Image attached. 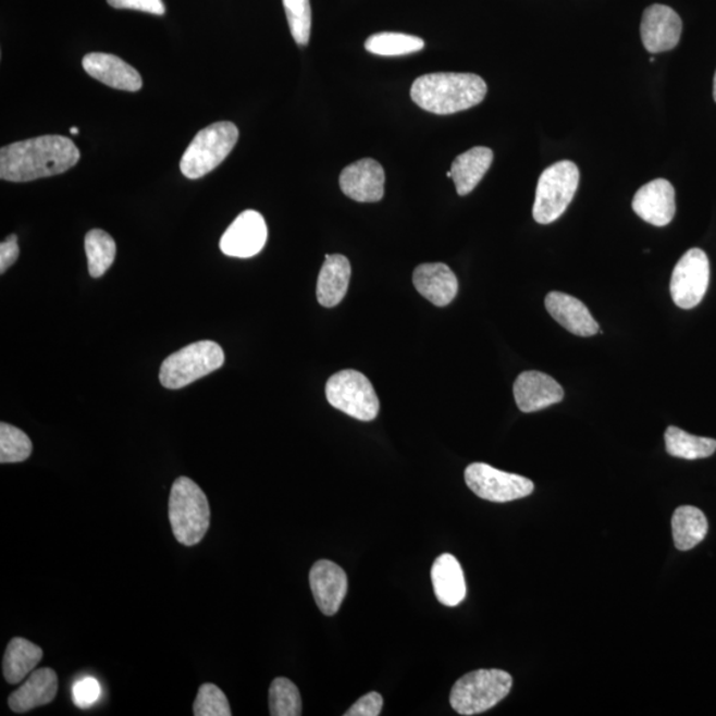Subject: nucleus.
Here are the masks:
<instances>
[{
    "instance_id": "1",
    "label": "nucleus",
    "mask_w": 716,
    "mask_h": 716,
    "mask_svg": "<svg viewBox=\"0 0 716 716\" xmlns=\"http://www.w3.org/2000/svg\"><path fill=\"white\" fill-rule=\"evenodd\" d=\"M81 160V150L64 136H41L0 150V178L29 182L65 173Z\"/></svg>"
},
{
    "instance_id": "2",
    "label": "nucleus",
    "mask_w": 716,
    "mask_h": 716,
    "mask_svg": "<svg viewBox=\"0 0 716 716\" xmlns=\"http://www.w3.org/2000/svg\"><path fill=\"white\" fill-rule=\"evenodd\" d=\"M485 95L487 84L481 76L453 72L418 77L410 90L411 99L418 107L442 116L481 104Z\"/></svg>"
},
{
    "instance_id": "3",
    "label": "nucleus",
    "mask_w": 716,
    "mask_h": 716,
    "mask_svg": "<svg viewBox=\"0 0 716 716\" xmlns=\"http://www.w3.org/2000/svg\"><path fill=\"white\" fill-rule=\"evenodd\" d=\"M169 520L177 542L187 547L202 542L210 527V505L202 489L190 478L173 483L169 497Z\"/></svg>"
},
{
    "instance_id": "4",
    "label": "nucleus",
    "mask_w": 716,
    "mask_h": 716,
    "mask_svg": "<svg viewBox=\"0 0 716 716\" xmlns=\"http://www.w3.org/2000/svg\"><path fill=\"white\" fill-rule=\"evenodd\" d=\"M513 688V677L499 669H481L453 686L450 705L459 715H477L495 707Z\"/></svg>"
},
{
    "instance_id": "5",
    "label": "nucleus",
    "mask_w": 716,
    "mask_h": 716,
    "mask_svg": "<svg viewBox=\"0 0 716 716\" xmlns=\"http://www.w3.org/2000/svg\"><path fill=\"white\" fill-rule=\"evenodd\" d=\"M235 124L221 121L205 127L194 137L181 160V172L189 180L205 177L221 165L238 143Z\"/></svg>"
},
{
    "instance_id": "6",
    "label": "nucleus",
    "mask_w": 716,
    "mask_h": 716,
    "mask_svg": "<svg viewBox=\"0 0 716 716\" xmlns=\"http://www.w3.org/2000/svg\"><path fill=\"white\" fill-rule=\"evenodd\" d=\"M223 363L224 354L220 345L203 340L165 358L160 370V381L166 390L177 391L215 372Z\"/></svg>"
},
{
    "instance_id": "7",
    "label": "nucleus",
    "mask_w": 716,
    "mask_h": 716,
    "mask_svg": "<svg viewBox=\"0 0 716 716\" xmlns=\"http://www.w3.org/2000/svg\"><path fill=\"white\" fill-rule=\"evenodd\" d=\"M579 182L580 170L573 162L560 161L545 169L538 182L533 220L540 224L557 221L572 202Z\"/></svg>"
},
{
    "instance_id": "8",
    "label": "nucleus",
    "mask_w": 716,
    "mask_h": 716,
    "mask_svg": "<svg viewBox=\"0 0 716 716\" xmlns=\"http://www.w3.org/2000/svg\"><path fill=\"white\" fill-rule=\"evenodd\" d=\"M325 394L333 408L358 421H373L379 416L380 400L372 382L357 370L333 374L326 382Z\"/></svg>"
},
{
    "instance_id": "9",
    "label": "nucleus",
    "mask_w": 716,
    "mask_h": 716,
    "mask_svg": "<svg viewBox=\"0 0 716 716\" xmlns=\"http://www.w3.org/2000/svg\"><path fill=\"white\" fill-rule=\"evenodd\" d=\"M465 481L477 496L484 501L507 503L533 493L530 479L495 469L487 464H471L465 471Z\"/></svg>"
},
{
    "instance_id": "10",
    "label": "nucleus",
    "mask_w": 716,
    "mask_h": 716,
    "mask_svg": "<svg viewBox=\"0 0 716 716\" xmlns=\"http://www.w3.org/2000/svg\"><path fill=\"white\" fill-rule=\"evenodd\" d=\"M709 283V262L705 251L691 248L672 271L670 293L672 301L682 309L700 305Z\"/></svg>"
},
{
    "instance_id": "11",
    "label": "nucleus",
    "mask_w": 716,
    "mask_h": 716,
    "mask_svg": "<svg viewBox=\"0 0 716 716\" xmlns=\"http://www.w3.org/2000/svg\"><path fill=\"white\" fill-rule=\"evenodd\" d=\"M269 230L264 218L255 210L243 211L223 234L220 247L233 258H252L263 250Z\"/></svg>"
},
{
    "instance_id": "12",
    "label": "nucleus",
    "mask_w": 716,
    "mask_h": 716,
    "mask_svg": "<svg viewBox=\"0 0 716 716\" xmlns=\"http://www.w3.org/2000/svg\"><path fill=\"white\" fill-rule=\"evenodd\" d=\"M682 35V21L669 5L653 4L643 11L641 38L647 52L671 51Z\"/></svg>"
},
{
    "instance_id": "13",
    "label": "nucleus",
    "mask_w": 716,
    "mask_h": 716,
    "mask_svg": "<svg viewBox=\"0 0 716 716\" xmlns=\"http://www.w3.org/2000/svg\"><path fill=\"white\" fill-rule=\"evenodd\" d=\"M340 187L345 196L357 202H379L385 193L384 168L372 159L351 163L340 174Z\"/></svg>"
},
{
    "instance_id": "14",
    "label": "nucleus",
    "mask_w": 716,
    "mask_h": 716,
    "mask_svg": "<svg viewBox=\"0 0 716 716\" xmlns=\"http://www.w3.org/2000/svg\"><path fill=\"white\" fill-rule=\"evenodd\" d=\"M309 585L319 609L325 616H335L348 592V578L336 563L319 560L309 572Z\"/></svg>"
},
{
    "instance_id": "15",
    "label": "nucleus",
    "mask_w": 716,
    "mask_h": 716,
    "mask_svg": "<svg viewBox=\"0 0 716 716\" xmlns=\"http://www.w3.org/2000/svg\"><path fill=\"white\" fill-rule=\"evenodd\" d=\"M633 210L655 227L667 226L676 215V190L669 181L654 180L643 185L633 198Z\"/></svg>"
},
{
    "instance_id": "16",
    "label": "nucleus",
    "mask_w": 716,
    "mask_h": 716,
    "mask_svg": "<svg viewBox=\"0 0 716 716\" xmlns=\"http://www.w3.org/2000/svg\"><path fill=\"white\" fill-rule=\"evenodd\" d=\"M514 396L521 411L535 412L561 403L564 391L551 375L530 370L515 381Z\"/></svg>"
},
{
    "instance_id": "17",
    "label": "nucleus",
    "mask_w": 716,
    "mask_h": 716,
    "mask_svg": "<svg viewBox=\"0 0 716 716\" xmlns=\"http://www.w3.org/2000/svg\"><path fill=\"white\" fill-rule=\"evenodd\" d=\"M83 69L89 76L114 89L137 92L143 88V77L137 70L111 53L85 54Z\"/></svg>"
},
{
    "instance_id": "18",
    "label": "nucleus",
    "mask_w": 716,
    "mask_h": 716,
    "mask_svg": "<svg viewBox=\"0 0 716 716\" xmlns=\"http://www.w3.org/2000/svg\"><path fill=\"white\" fill-rule=\"evenodd\" d=\"M545 308L558 324L572 335L591 337L597 335L600 325L590 309L576 297L563 293H550L545 297Z\"/></svg>"
},
{
    "instance_id": "19",
    "label": "nucleus",
    "mask_w": 716,
    "mask_h": 716,
    "mask_svg": "<svg viewBox=\"0 0 716 716\" xmlns=\"http://www.w3.org/2000/svg\"><path fill=\"white\" fill-rule=\"evenodd\" d=\"M412 283L424 299L436 307H446L458 294V279L445 263L418 266L412 274Z\"/></svg>"
},
{
    "instance_id": "20",
    "label": "nucleus",
    "mask_w": 716,
    "mask_h": 716,
    "mask_svg": "<svg viewBox=\"0 0 716 716\" xmlns=\"http://www.w3.org/2000/svg\"><path fill=\"white\" fill-rule=\"evenodd\" d=\"M58 675L50 667L34 670L20 689L9 698L12 712L23 714L48 705L58 694Z\"/></svg>"
},
{
    "instance_id": "21",
    "label": "nucleus",
    "mask_w": 716,
    "mask_h": 716,
    "mask_svg": "<svg viewBox=\"0 0 716 716\" xmlns=\"http://www.w3.org/2000/svg\"><path fill=\"white\" fill-rule=\"evenodd\" d=\"M432 582L436 600L445 606H458L466 598L465 573L458 558L443 554L433 564Z\"/></svg>"
},
{
    "instance_id": "22",
    "label": "nucleus",
    "mask_w": 716,
    "mask_h": 716,
    "mask_svg": "<svg viewBox=\"0 0 716 716\" xmlns=\"http://www.w3.org/2000/svg\"><path fill=\"white\" fill-rule=\"evenodd\" d=\"M350 263L344 255H325L321 267L317 295L321 306L332 308L343 301L349 287Z\"/></svg>"
},
{
    "instance_id": "23",
    "label": "nucleus",
    "mask_w": 716,
    "mask_h": 716,
    "mask_svg": "<svg viewBox=\"0 0 716 716\" xmlns=\"http://www.w3.org/2000/svg\"><path fill=\"white\" fill-rule=\"evenodd\" d=\"M494 161V151L485 147H476L459 155L452 165L455 187L460 197L476 189L489 172Z\"/></svg>"
},
{
    "instance_id": "24",
    "label": "nucleus",
    "mask_w": 716,
    "mask_h": 716,
    "mask_svg": "<svg viewBox=\"0 0 716 716\" xmlns=\"http://www.w3.org/2000/svg\"><path fill=\"white\" fill-rule=\"evenodd\" d=\"M42 658V651L32 641L15 637L5 649L3 658V676L11 684L21 683Z\"/></svg>"
},
{
    "instance_id": "25",
    "label": "nucleus",
    "mask_w": 716,
    "mask_h": 716,
    "mask_svg": "<svg viewBox=\"0 0 716 716\" xmlns=\"http://www.w3.org/2000/svg\"><path fill=\"white\" fill-rule=\"evenodd\" d=\"M671 530L676 548L689 551L695 548L706 538L708 521L700 508L682 506L672 515Z\"/></svg>"
},
{
    "instance_id": "26",
    "label": "nucleus",
    "mask_w": 716,
    "mask_h": 716,
    "mask_svg": "<svg viewBox=\"0 0 716 716\" xmlns=\"http://www.w3.org/2000/svg\"><path fill=\"white\" fill-rule=\"evenodd\" d=\"M666 450L671 457L695 460L712 457L716 452V441L703 439L670 427L665 433Z\"/></svg>"
},
{
    "instance_id": "27",
    "label": "nucleus",
    "mask_w": 716,
    "mask_h": 716,
    "mask_svg": "<svg viewBox=\"0 0 716 716\" xmlns=\"http://www.w3.org/2000/svg\"><path fill=\"white\" fill-rule=\"evenodd\" d=\"M85 254L88 258V271L92 277H101L111 269L116 258V243L104 230H90L85 236Z\"/></svg>"
},
{
    "instance_id": "28",
    "label": "nucleus",
    "mask_w": 716,
    "mask_h": 716,
    "mask_svg": "<svg viewBox=\"0 0 716 716\" xmlns=\"http://www.w3.org/2000/svg\"><path fill=\"white\" fill-rule=\"evenodd\" d=\"M424 42L417 36L399 33H381L366 41L367 51L379 57H405L423 50Z\"/></svg>"
},
{
    "instance_id": "29",
    "label": "nucleus",
    "mask_w": 716,
    "mask_h": 716,
    "mask_svg": "<svg viewBox=\"0 0 716 716\" xmlns=\"http://www.w3.org/2000/svg\"><path fill=\"white\" fill-rule=\"evenodd\" d=\"M269 703L272 716H300L303 714L299 689L288 678L274 679L270 688Z\"/></svg>"
},
{
    "instance_id": "30",
    "label": "nucleus",
    "mask_w": 716,
    "mask_h": 716,
    "mask_svg": "<svg viewBox=\"0 0 716 716\" xmlns=\"http://www.w3.org/2000/svg\"><path fill=\"white\" fill-rule=\"evenodd\" d=\"M33 442L21 429L0 423V464H20L29 458Z\"/></svg>"
},
{
    "instance_id": "31",
    "label": "nucleus",
    "mask_w": 716,
    "mask_h": 716,
    "mask_svg": "<svg viewBox=\"0 0 716 716\" xmlns=\"http://www.w3.org/2000/svg\"><path fill=\"white\" fill-rule=\"evenodd\" d=\"M291 35L299 46H307L311 38L312 11L309 0H283Z\"/></svg>"
},
{
    "instance_id": "32",
    "label": "nucleus",
    "mask_w": 716,
    "mask_h": 716,
    "mask_svg": "<svg viewBox=\"0 0 716 716\" xmlns=\"http://www.w3.org/2000/svg\"><path fill=\"white\" fill-rule=\"evenodd\" d=\"M193 714L196 716H232V707L227 696L218 686L205 683L200 686Z\"/></svg>"
},
{
    "instance_id": "33",
    "label": "nucleus",
    "mask_w": 716,
    "mask_h": 716,
    "mask_svg": "<svg viewBox=\"0 0 716 716\" xmlns=\"http://www.w3.org/2000/svg\"><path fill=\"white\" fill-rule=\"evenodd\" d=\"M101 698V684L94 677L77 679L72 686V700L81 708H89Z\"/></svg>"
},
{
    "instance_id": "34",
    "label": "nucleus",
    "mask_w": 716,
    "mask_h": 716,
    "mask_svg": "<svg viewBox=\"0 0 716 716\" xmlns=\"http://www.w3.org/2000/svg\"><path fill=\"white\" fill-rule=\"evenodd\" d=\"M107 2L113 9L119 10H136L159 16L166 12L162 0H107Z\"/></svg>"
},
{
    "instance_id": "35",
    "label": "nucleus",
    "mask_w": 716,
    "mask_h": 716,
    "mask_svg": "<svg viewBox=\"0 0 716 716\" xmlns=\"http://www.w3.org/2000/svg\"><path fill=\"white\" fill-rule=\"evenodd\" d=\"M382 706H384V700L382 695L372 691L367 695H363L358 700L354 706H351L345 716H379L381 714Z\"/></svg>"
},
{
    "instance_id": "36",
    "label": "nucleus",
    "mask_w": 716,
    "mask_h": 716,
    "mask_svg": "<svg viewBox=\"0 0 716 716\" xmlns=\"http://www.w3.org/2000/svg\"><path fill=\"white\" fill-rule=\"evenodd\" d=\"M20 258V246H17V236L10 235L8 239L0 245V272L4 274Z\"/></svg>"
},
{
    "instance_id": "37",
    "label": "nucleus",
    "mask_w": 716,
    "mask_h": 716,
    "mask_svg": "<svg viewBox=\"0 0 716 716\" xmlns=\"http://www.w3.org/2000/svg\"><path fill=\"white\" fill-rule=\"evenodd\" d=\"M713 90H714V100L716 101V72H715V76H714V88H713Z\"/></svg>"
},
{
    "instance_id": "38",
    "label": "nucleus",
    "mask_w": 716,
    "mask_h": 716,
    "mask_svg": "<svg viewBox=\"0 0 716 716\" xmlns=\"http://www.w3.org/2000/svg\"><path fill=\"white\" fill-rule=\"evenodd\" d=\"M71 133H72V135H77V133H78L77 127H72Z\"/></svg>"
}]
</instances>
